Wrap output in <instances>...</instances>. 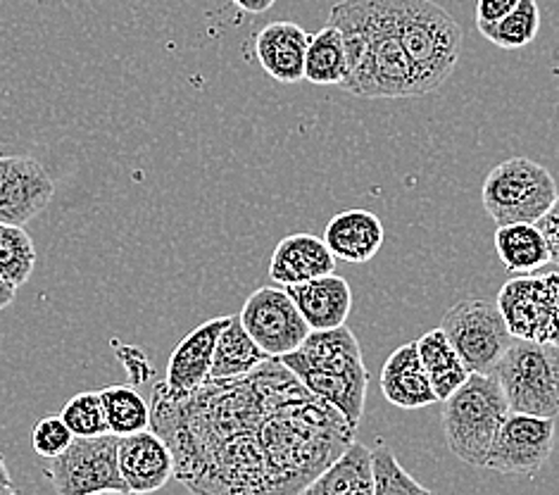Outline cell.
I'll return each mask as SVG.
<instances>
[{
	"instance_id": "cell-1",
	"label": "cell",
	"mask_w": 559,
	"mask_h": 495,
	"mask_svg": "<svg viewBox=\"0 0 559 495\" xmlns=\"http://www.w3.org/2000/svg\"><path fill=\"white\" fill-rule=\"evenodd\" d=\"M151 429L175 458V479L210 495L305 493L355 440L343 414L282 360L238 379H207L183 398L155 384Z\"/></svg>"
},
{
	"instance_id": "cell-2",
	"label": "cell",
	"mask_w": 559,
	"mask_h": 495,
	"mask_svg": "<svg viewBox=\"0 0 559 495\" xmlns=\"http://www.w3.org/2000/svg\"><path fill=\"white\" fill-rule=\"evenodd\" d=\"M329 22L343 36L348 74L338 84L359 98H419L426 86L395 34L389 0H338Z\"/></svg>"
},
{
	"instance_id": "cell-3",
	"label": "cell",
	"mask_w": 559,
	"mask_h": 495,
	"mask_svg": "<svg viewBox=\"0 0 559 495\" xmlns=\"http://www.w3.org/2000/svg\"><path fill=\"white\" fill-rule=\"evenodd\" d=\"M296 374L305 388L334 405L353 426L365 414L369 372L355 333L336 329H312L296 351L278 357Z\"/></svg>"
},
{
	"instance_id": "cell-4",
	"label": "cell",
	"mask_w": 559,
	"mask_h": 495,
	"mask_svg": "<svg viewBox=\"0 0 559 495\" xmlns=\"http://www.w3.org/2000/svg\"><path fill=\"white\" fill-rule=\"evenodd\" d=\"M395 34L415 62L426 91L441 89L455 72L464 32L433 0H389Z\"/></svg>"
},
{
	"instance_id": "cell-5",
	"label": "cell",
	"mask_w": 559,
	"mask_h": 495,
	"mask_svg": "<svg viewBox=\"0 0 559 495\" xmlns=\"http://www.w3.org/2000/svg\"><path fill=\"white\" fill-rule=\"evenodd\" d=\"M510 403L492 372H472L455 393L443 400V434L455 458L472 467H484Z\"/></svg>"
},
{
	"instance_id": "cell-6",
	"label": "cell",
	"mask_w": 559,
	"mask_h": 495,
	"mask_svg": "<svg viewBox=\"0 0 559 495\" xmlns=\"http://www.w3.org/2000/svg\"><path fill=\"white\" fill-rule=\"evenodd\" d=\"M510 412L557 417L559 414V345L514 339L492 367Z\"/></svg>"
},
{
	"instance_id": "cell-7",
	"label": "cell",
	"mask_w": 559,
	"mask_h": 495,
	"mask_svg": "<svg viewBox=\"0 0 559 495\" xmlns=\"http://www.w3.org/2000/svg\"><path fill=\"white\" fill-rule=\"evenodd\" d=\"M557 198V184L548 167L531 157H510L496 165L484 181L481 200L490 220L500 224H536Z\"/></svg>"
},
{
	"instance_id": "cell-8",
	"label": "cell",
	"mask_w": 559,
	"mask_h": 495,
	"mask_svg": "<svg viewBox=\"0 0 559 495\" xmlns=\"http://www.w3.org/2000/svg\"><path fill=\"white\" fill-rule=\"evenodd\" d=\"M119 436H74L68 450L50 458L44 467L46 479L60 495L129 493L117 460Z\"/></svg>"
},
{
	"instance_id": "cell-9",
	"label": "cell",
	"mask_w": 559,
	"mask_h": 495,
	"mask_svg": "<svg viewBox=\"0 0 559 495\" xmlns=\"http://www.w3.org/2000/svg\"><path fill=\"white\" fill-rule=\"evenodd\" d=\"M441 329L469 372H492L514 341L498 303L486 298H464L452 305Z\"/></svg>"
},
{
	"instance_id": "cell-10",
	"label": "cell",
	"mask_w": 559,
	"mask_h": 495,
	"mask_svg": "<svg viewBox=\"0 0 559 495\" xmlns=\"http://www.w3.org/2000/svg\"><path fill=\"white\" fill-rule=\"evenodd\" d=\"M555 446V420L510 412L486 455V470L508 476H534Z\"/></svg>"
},
{
	"instance_id": "cell-11",
	"label": "cell",
	"mask_w": 559,
	"mask_h": 495,
	"mask_svg": "<svg viewBox=\"0 0 559 495\" xmlns=\"http://www.w3.org/2000/svg\"><path fill=\"white\" fill-rule=\"evenodd\" d=\"M559 296V272L519 274L498 293V307L514 339L550 343Z\"/></svg>"
},
{
	"instance_id": "cell-12",
	"label": "cell",
	"mask_w": 559,
	"mask_h": 495,
	"mask_svg": "<svg viewBox=\"0 0 559 495\" xmlns=\"http://www.w3.org/2000/svg\"><path fill=\"white\" fill-rule=\"evenodd\" d=\"M238 319L270 357L296 351L312 331L288 291L274 286H262L248 296Z\"/></svg>"
},
{
	"instance_id": "cell-13",
	"label": "cell",
	"mask_w": 559,
	"mask_h": 495,
	"mask_svg": "<svg viewBox=\"0 0 559 495\" xmlns=\"http://www.w3.org/2000/svg\"><path fill=\"white\" fill-rule=\"evenodd\" d=\"M56 196L48 169L34 157L0 155V222L24 226Z\"/></svg>"
},
{
	"instance_id": "cell-14",
	"label": "cell",
	"mask_w": 559,
	"mask_h": 495,
	"mask_svg": "<svg viewBox=\"0 0 559 495\" xmlns=\"http://www.w3.org/2000/svg\"><path fill=\"white\" fill-rule=\"evenodd\" d=\"M117 460L129 493H153L175 479L171 450L153 429L119 436Z\"/></svg>"
},
{
	"instance_id": "cell-15",
	"label": "cell",
	"mask_w": 559,
	"mask_h": 495,
	"mask_svg": "<svg viewBox=\"0 0 559 495\" xmlns=\"http://www.w3.org/2000/svg\"><path fill=\"white\" fill-rule=\"evenodd\" d=\"M229 317H215L207 319L205 325L195 327L189 337H186L175 353L169 355L167 363V377L157 386L171 398H183L193 393L210 379L212 357H215V347L219 341V333L229 325Z\"/></svg>"
},
{
	"instance_id": "cell-16",
	"label": "cell",
	"mask_w": 559,
	"mask_h": 495,
	"mask_svg": "<svg viewBox=\"0 0 559 495\" xmlns=\"http://www.w3.org/2000/svg\"><path fill=\"white\" fill-rule=\"evenodd\" d=\"M310 34L293 22H272L255 36V56L262 70L282 84L302 82Z\"/></svg>"
},
{
	"instance_id": "cell-17",
	"label": "cell",
	"mask_w": 559,
	"mask_h": 495,
	"mask_svg": "<svg viewBox=\"0 0 559 495\" xmlns=\"http://www.w3.org/2000/svg\"><path fill=\"white\" fill-rule=\"evenodd\" d=\"M385 240L383 222L362 208L343 210L324 226V244L336 260L365 264L377 256Z\"/></svg>"
},
{
	"instance_id": "cell-18",
	"label": "cell",
	"mask_w": 559,
	"mask_h": 495,
	"mask_svg": "<svg viewBox=\"0 0 559 495\" xmlns=\"http://www.w3.org/2000/svg\"><path fill=\"white\" fill-rule=\"evenodd\" d=\"M286 291L296 300L310 329H336L348 322V315L353 310V291L348 281L334 272L302 281V284H290Z\"/></svg>"
},
{
	"instance_id": "cell-19",
	"label": "cell",
	"mask_w": 559,
	"mask_h": 495,
	"mask_svg": "<svg viewBox=\"0 0 559 495\" xmlns=\"http://www.w3.org/2000/svg\"><path fill=\"white\" fill-rule=\"evenodd\" d=\"M336 267L334 252L329 250L324 238L312 234H290L272 252L270 276L282 286L302 284L317 276L331 274Z\"/></svg>"
},
{
	"instance_id": "cell-20",
	"label": "cell",
	"mask_w": 559,
	"mask_h": 495,
	"mask_svg": "<svg viewBox=\"0 0 559 495\" xmlns=\"http://www.w3.org/2000/svg\"><path fill=\"white\" fill-rule=\"evenodd\" d=\"M381 391L391 405L403 410H419L438 403L421 365L417 341L401 345L385 360L381 369Z\"/></svg>"
},
{
	"instance_id": "cell-21",
	"label": "cell",
	"mask_w": 559,
	"mask_h": 495,
	"mask_svg": "<svg viewBox=\"0 0 559 495\" xmlns=\"http://www.w3.org/2000/svg\"><path fill=\"white\" fill-rule=\"evenodd\" d=\"M308 495H374V470H371V450L362 444L345 448L312 484L305 488Z\"/></svg>"
},
{
	"instance_id": "cell-22",
	"label": "cell",
	"mask_w": 559,
	"mask_h": 495,
	"mask_svg": "<svg viewBox=\"0 0 559 495\" xmlns=\"http://www.w3.org/2000/svg\"><path fill=\"white\" fill-rule=\"evenodd\" d=\"M417 351L438 403H443V400H448L452 393H455L472 374L469 367L462 363L455 345L450 343V339L445 337V331L441 327L424 333V337L417 341Z\"/></svg>"
},
{
	"instance_id": "cell-23",
	"label": "cell",
	"mask_w": 559,
	"mask_h": 495,
	"mask_svg": "<svg viewBox=\"0 0 559 495\" xmlns=\"http://www.w3.org/2000/svg\"><path fill=\"white\" fill-rule=\"evenodd\" d=\"M496 250L504 270L512 274H531L550 264V250L545 246L540 229L528 222L500 224L496 232Z\"/></svg>"
},
{
	"instance_id": "cell-24",
	"label": "cell",
	"mask_w": 559,
	"mask_h": 495,
	"mask_svg": "<svg viewBox=\"0 0 559 495\" xmlns=\"http://www.w3.org/2000/svg\"><path fill=\"white\" fill-rule=\"evenodd\" d=\"M270 355L250 339V333L243 329L241 319L231 317L229 325L219 333V341L212 357L210 379H238L246 377L252 369H258L262 363H267Z\"/></svg>"
},
{
	"instance_id": "cell-25",
	"label": "cell",
	"mask_w": 559,
	"mask_h": 495,
	"mask_svg": "<svg viewBox=\"0 0 559 495\" xmlns=\"http://www.w3.org/2000/svg\"><path fill=\"white\" fill-rule=\"evenodd\" d=\"M345 74H348V52L341 32L329 22L322 32L310 36L305 52V79L317 86H338Z\"/></svg>"
},
{
	"instance_id": "cell-26",
	"label": "cell",
	"mask_w": 559,
	"mask_h": 495,
	"mask_svg": "<svg viewBox=\"0 0 559 495\" xmlns=\"http://www.w3.org/2000/svg\"><path fill=\"white\" fill-rule=\"evenodd\" d=\"M98 393L110 434L124 436L151 429V405L134 386H108Z\"/></svg>"
},
{
	"instance_id": "cell-27",
	"label": "cell",
	"mask_w": 559,
	"mask_h": 495,
	"mask_svg": "<svg viewBox=\"0 0 559 495\" xmlns=\"http://www.w3.org/2000/svg\"><path fill=\"white\" fill-rule=\"evenodd\" d=\"M490 44L502 50H516L528 46L540 30V10L536 0H519V5L498 22L476 24Z\"/></svg>"
},
{
	"instance_id": "cell-28",
	"label": "cell",
	"mask_w": 559,
	"mask_h": 495,
	"mask_svg": "<svg viewBox=\"0 0 559 495\" xmlns=\"http://www.w3.org/2000/svg\"><path fill=\"white\" fill-rule=\"evenodd\" d=\"M36 260V246L24 226L0 222V274L20 288L32 279Z\"/></svg>"
},
{
	"instance_id": "cell-29",
	"label": "cell",
	"mask_w": 559,
	"mask_h": 495,
	"mask_svg": "<svg viewBox=\"0 0 559 495\" xmlns=\"http://www.w3.org/2000/svg\"><path fill=\"white\" fill-rule=\"evenodd\" d=\"M371 470H374V495H391V493H431L421 486L415 476H409L389 446L379 444L371 450Z\"/></svg>"
},
{
	"instance_id": "cell-30",
	"label": "cell",
	"mask_w": 559,
	"mask_h": 495,
	"mask_svg": "<svg viewBox=\"0 0 559 495\" xmlns=\"http://www.w3.org/2000/svg\"><path fill=\"white\" fill-rule=\"evenodd\" d=\"M60 414L62 420L68 422L74 436H98V434L110 432L108 422H105L100 393L96 391H84V393L72 396Z\"/></svg>"
},
{
	"instance_id": "cell-31",
	"label": "cell",
	"mask_w": 559,
	"mask_h": 495,
	"mask_svg": "<svg viewBox=\"0 0 559 495\" xmlns=\"http://www.w3.org/2000/svg\"><path fill=\"white\" fill-rule=\"evenodd\" d=\"M74 440V434L68 426V422L62 420V414H46V417L38 420L34 424L32 432V446L38 458H58L62 450H68V446Z\"/></svg>"
},
{
	"instance_id": "cell-32",
	"label": "cell",
	"mask_w": 559,
	"mask_h": 495,
	"mask_svg": "<svg viewBox=\"0 0 559 495\" xmlns=\"http://www.w3.org/2000/svg\"><path fill=\"white\" fill-rule=\"evenodd\" d=\"M536 226L545 238V246L550 250V262L559 267V193L555 198V203L538 217Z\"/></svg>"
},
{
	"instance_id": "cell-33",
	"label": "cell",
	"mask_w": 559,
	"mask_h": 495,
	"mask_svg": "<svg viewBox=\"0 0 559 495\" xmlns=\"http://www.w3.org/2000/svg\"><path fill=\"white\" fill-rule=\"evenodd\" d=\"M519 5V0H476V24L498 22Z\"/></svg>"
},
{
	"instance_id": "cell-34",
	"label": "cell",
	"mask_w": 559,
	"mask_h": 495,
	"mask_svg": "<svg viewBox=\"0 0 559 495\" xmlns=\"http://www.w3.org/2000/svg\"><path fill=\"white\" fill-rule=\"evenodd\" d=\"M234 3L246 12H252V15H260V12H267L276 0H234Z\"/></svg>"
},
{
	"instance_id": "cell-35",
	"label": "cell",
	"mask_w": 559,
	"mask_h": 495,
	"mask_svg": "<svg viewBox=\"0 0 559 495\" xmlns=\"http://www.w3.org/2000/svg\"><path fill=\"white\" fill-rule=\"evenodd\" d=\"M15 296H17V286L0 274V310H5V307L15 300Z\"/></svg>"
},
{
	"instance_id": "cell-36",
	"label": "cell",
	"mask_w": 559,
	"mask_h": 495,
	"mask_svg": "<svg viewBox=\"0 0 559 495\" xmlns=\"http://www.w3.org/2000/svg\"><path fill=\"white\" fill-rule=\"evenodd\" d=\"M12 493H17V488H15V484H12V476L8 472L3 455H0V495H12Z\"/></svg>"
},
{
	"instance_id": "cell-37",
	"label": "cell",
	"mask_w": 559,
	"mask_h": 495,
	"mask_svg": "<svg viewBox=\"0 0 559 495\" xmlns=\"http://www.w3.org/2000/svg\"><path fill=\"white\" fill-rule=\"evenodd\" d=\"M550 343L559 345V296H557V310H555V327H552V339Z\"/></svg>"
}]
</instances>
